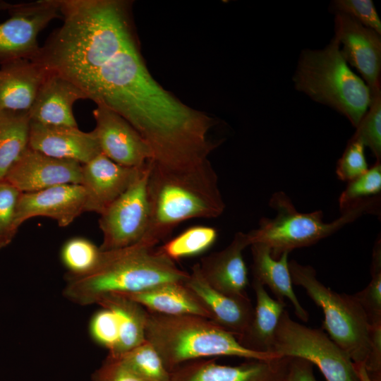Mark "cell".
Segmentation results:
<instances>
[{"label": "cell", "instance_id": "obj_37", "mask_svg": "<svg viewBox=\"0 0 381 381\" xmlns=\"http://www.w3.org/2000/svg\"><path fill=\"white\" fill-rule=\"evenodd\" d=\"M92 381H145L135 375L119 359L107 356L92 374Z\"/></svg>", "mask_w": 381, "mask_h": 381}, {"label": "cell", "instance_id": "obj_33", "mask_svg": "<svg viewBox=\"0 0 381 381\" xmlns=\"http://www.w3.org/2000/svg\"><path fill=\"white\" fill-rule=\"evenodd\" d=\"M89 334L98 345L114 352L119 339V323L114 313L106 308L95 312L89 322Z\"/></svg>", "mask_w": 381, "mask_h": 381}, {"label": "cell", "instance_id": "obj_6", "mask_svg": "<svg viewBox=\"0 0 381 381\" xmlns=\"http://www.w3.org/2000/svg\"><path fill=\"white\" fill-rule=\"evenodd\" d=\"M270 206L276 215L261 218L258 227L246 235L249 246L264 244L270 250L272 257L279 259L284 253L313 245L329 236L364 214H380V199L377 195L358 200L328 223L324 222L322 210L298 212L290 198L281 190L272 194Z\"/></svg>", "mask_w": 381, "mask_h": 381}, {"label": "cell", "instance_id": "obj_10", "mask_svg": "<svg viewBox=\"0 0 381 381\" xmlns=\"http://www.w3.org/2000/svg\"><path fill=\"white\" fill-rule=\"evenodd\" d=\"M10 17L0 23V64L16 59L34 60L40 47L37 37L51 21L61 18L59 0L29 3L0 2Z\"/></svg>", "mask_w": 381, "mask_h": 381}, {"label": "cell", "instance_id": "obj_29", "mask_svg": "<svg viewBox=\"0 0 381 381\" xmlns=\"http://www.w3.org/2000/svg\"><path fill=\"white\" fill-rule=\"evenodd\" d=\"M102 250L95 243L82 237L72 238L64 243L61 260L69 276H82L97 265Z\"/></svg>", "mask_w": 381, "mask_h": 381}, {"label": "cell", "instance_id": "obj_30", "mask_svg": "<svg viewBox=\"0 0 381 381\" xmlns=\"http://www.w3.org/2000/svg\"><path fill=\"white\" fill-rule=\"evenodd\" d=\"M363 308L371 327L381 326V243L374 246L371 264V280L361 291L353 294Z\"/></svg>", "mask_w": 381, "mask_h": 381}, {"label": "cell", "instance_id": "obj_32", "mask_svg": "<svg viewBox=\"0 0 381 381\" xmlns=\"http://www.w3.org/2000/svg\"><path fill=\"white\" fill-rule=\"evenodd\" d=\"M381 191V162L376 161L367 171L349 182L339 198L341 211L348 208L356 202L377 196Z\"/></svg>", "mask_w": 381, "mask_h": 381}, {"label": "cell", "instance_id": "obj_26", "mask_svg": "<svg viewBox=\"0 0 381 381\" xmlns=\"http://www.w3.org/2000/svg\"><path fill=\"white\" fill-rule=\"evenodd\" d=\"M30 128L28 111H0V180L28 147Z\"/></svg>", "mask_w": 381, "mask_h": 381}, {"label": "cell", "instance_id": "obj_4", "mask_svg": "<svg viewBox=\"0 0 381 381\" xmlns=\"http://www.w3.org/2000/svg\"><path fill=\"white\" fill-rule=\"evenodd\" d=\"M145 339L156 349L171 373L187 362L212 356L246 360L279 358L243 346L231 333L211 320L196 315H167L147 310Z\"/></svg>", "mask_w": 381, "mask_h": 381}, {"label": "cell", "instance_id": "obj_16", "mask_svg": "<svg viewBox=\"0 0 381 381\" xmlns=\"http://www.w3.org/2000/svg\"><path fill=\"white\" fill-rule=\"evenodd\" d=\"M140 167L119 165L102 152L82 164L80 184L85 193V212L101 214L129 187Z\"/></svg>", "mask_w": 381, "mask_h": 381}, {"label": "cell", "instance_id": "obj_7", "mask_svg": "<svg viewBox=\"0 0 381 381\" xmlns=\"http://www.w3.org/2000/svg\"><path fill=\"white\" fill-rule=\"evenodd\" d=\"M293 284L302 286L325 315L322 329L356 365H364L369 355L372 327L353 294L337 293L321 283L310 265L289 262Z\"/></svg>", "mask_w": 381, "mask_h": 381}, {"label": "cell", "instance_id": "obj_20", "mask_svg": "<svg viewBox=\"0 0 381 381\" xmlns=\"http://www.w3.org/2000/svg\"><path fill=\"white\" fill-rule=\"evenodd\" d=\"M80 99H87L82 90L68 79L48 71L28 111L30 121L78 127L73 106Z\"/></svg>", "mask_w": 381, "mask_h": 381}, {"label": "cell", "instance_id": "obj_22", "mask_svg": "<svg viewBox=\"0 0 381 381\" xmlns=\"http://www.w3.org/2000/svg\"><path fill=\"white\" fill-rule=\"evenodd\" d=\"M117 294L137 302L150 312L167 315H196L210 320L203 303L184 282H166L138 292Z\"/></svg>", "mask_w": 381, "mask_h": 381}, {"label": "cell", "instance_id": "obj_11", "mask_svg": "<svg viewBox=\"0 0 381 381\" xmlns=\"http://www.w3.org/2000/svg\"><path fill=\"white\" fill-rule=\"evenodd\" d=\"M290 357L250 359L236 365L198 359L173 370L169 381H287Z\"/></svg>", "mask_w": 381, "mask_h": 381}, {"label": "cell", "instance_id": "obj_35", "mask_svg": "<svg viewBox=\"0 0 381 381\" xmlns=\"http://www.w3.org/2000/svg\"><path fill=\"white\" fill-rule=\"evenodd\" d=\"M369 169L365 156V146L359 140L349 139L337 162L336 174L339 179L350 182Z\"/></svg>", "mask_w": 381, "mask_h": 381}, {"label": "cell", "instance_id": "obj_14", "mask_svg": "<svg viewBox=\"0 0 381 381\" xmlns=\"http://www.w3.org/2000/svg\"><path fill=\"white\" fill-rule=\"evenodd\" d=\"M82 164L47 156L28 147L2 180L21 193L41 190L63 184H80Z\"/></svg>", "mask_w": 381, "mask_h": 381}, {"label": "cell", "instance_id": "obj_17", "mask_svg": "<svg viewBox=\"0 0 381 381\" xmlns=\"http://www.w3.org/2000/svg\"><path fill=\"white\" fill-rule=\"evenodd\" d=\"M29 147L47 156L84 164L101 153L94 131L30 121Z\"/></svg>", "mask_w": 381, "mask_h": 381}, {"label": "cell", "instance_id": "obj_39", "mask_svg": "<svg viewBox=\"0 0 381 381\" xmlns=\"http://www.w3.org/2000/svg\"><path fill=\"white\" fill-rule=\"evenodd\" d=\"M287 381H317L313 374V364L303 358L290 357Z\"/></svg>", "mask_w": 381, "mask_h": 381}, {"label": "cell", "instance_id": "obj_40", "mask_svg": "<svg viewBox=\"0 0 381 381\" xmlns=\"http://www.w3.org/2000/svg\"><path fill=\"white\" fill-rule=\"evenodd\" d=\"M359 381H372L368 375L364 365H356Z\"/></svg>", "mask_w": 381, "mask_h": 381}, {"label": "cell", "instance_id": "obj_2", "mask_svg": "<svg viewBox=\"0 0 381 381\" xmlns=\"http://www.w3.org/2000/svg\"><path fill=\"white\" fill-rule=\"evenodd\" d=\"M147 191L150 217L141 240L153 246L181 222L217 218L226 207L209 160L183 169L166 168L151 160Z\"/></svg>", "mask_w": 381, "mask_h": 381}, {"label": "cell", "instance_id": "obj_23", "mask_svg": "<svg viewBox=\"0 0 381 381\" xmlns=\"http://www.w3.org/2000/svg\"><path fill=\"white\" fill-rule=\"evenodd\" d=\"M250 246L253 259V279L264 286H268L277 299L284 301V298H288L296 316L302 321L307 322L309 315L301 305L293 289L289 253H284L279 259H274L265 245L254 243Z\"/></svg>", "mask_w": 381, "mask_h": 381}, {"label": "cell", "instance_id": "obj_25", "mask_svg": "<svg viewBox=\"0 0 381 381\" xmlns=\"http://www.w3.org/2000/svg\"><path fill=\"white\" fill-rule=\"evenodd\" d=\"M112 310L119 323V339L111 357H117L143 343L147 310L137 302L117 294L102 296L96 303Z\"/></svg>", "mask_w": 381, "mask_h": 381}, {"label": "cell", "instance_id": "obj_19", "mask_svg": "<svg viewBox=\"0 0 381 381\" xmlns=\"http://www.w3.org/2000/svg\"><path fill=\"white\" fill-rule=\"evenodd\" d=\"M184 284L203 303L210 313V320L234 334L236 339L246 332L254 313L249 297H231L212 288L203 278L198 262L191 267Z\"/></svg>", "mask_w": 381, "mask_h": 381}, {"label": "cell", "instance_id": "obj_31", "mask_svg": "<svg viewBox=\"0 0 381 381\" xmlns=\"http://www.w3.org/2000/svg\"><path fill=\"white\" fill-rule=\"evenodd\" d=\"M350 139L361 141L370 150L377 161H380L381 90L371 93L368 109Z\"/></svg>", "mask_w": 381, "mask_h": 381}, {"label": "cell", "instance_id": "obj_5", "mask_svg": "<svg viewBox=\"0 0 381 381\" xmlns=\"http://www.w3.org/2000/svg\"><path fill=\"white\" fill-rule=\"evenodd\" d=\"M293 83L296 90L338 111L354 128L370 103L369 87L351 70L334 36L322 49L301 52Z\"/></svg>", "mask_w": 381, "mask_h": 381}, {"label": "cell", "instance_id": "obj_15", "mask_svg": "<svg viewBox=\"0 0 381 381\" xmlns=\"http://www.w3.org/2000/svg\"><path fill=\"white\" fill-rule=\"evenodd\" d=\"M85 193L80 184H63L41 190L21 193L17 203L15 227L28 219L42 216L66 226L85 212Z\"/></svg>", "mask_w": 381, "mask_h": 381}, {"label": "cell", "instance_id": "obj_18", "mask_svg": "<svg viewBox=\"0 0 381 381\" xmlns=\"http://www.w3.org/2000/svg\"><path fill=\"white\" fill-rule=\"evenodd\" d=\"M249 246L246 233L235 234L224 249L202 257L198 262L205 281L217 291L231 297H248V270L243 256Z\"/></svg>", "mask_w": 381, "mask_h": 381}, {"label": "cell", "instance_id": "obj_36", "mask_svg": "<svg viewBox=\"0 0 381 381\" xmlns=\"http://www.w3.org/2000/svg\"><path fill=\"white\" fill-rule=\"evenodd\" d=\"M21 192L4 180H0V233L9 244L18 229L15 215Z\"/></svg>", "mask_w": 381, "mask_h": 381}, {"label": "cell", "instance_id": "obj_1", "mask_svg": "<svg viewBox=\"0 0 381 381\" xmlns=\"http://www.w3.org/2000/svg\"><path fill=\"white\" fill-rule=\"evenodd\" d=\"M123 117L150 147L152 161L183 169L208 161L219 143L207 139L214 121L181 102L138 61L111 96L107 107Z\"/></svg>", "mask_w": 381, "mask_h": 381}, {"label": "cell", "instance_id": "obj_38", "mask_svg": "<svg viewBox=\"0 0 381 381\" xmlns=\"http://www.w3.org/2000/svg\"><path fill=\"white\" fill-rule=\"evenodd\" d=\"M364 366L372 381H381V326L372 327L370 349Z\"/></svg>", "mask_w": 381, "mask_h": 381}, {"label": "cell", "instance_id": "obj_12", "mask_svg": "<svg viewBox=\"0 0 381 381\" xmlns=\"http://www.w3.org/2000/svg\"><path fill=\"white\" fill-rule=\"evenodd\" d=\"M334 36L342 56L361 74L370 93L381 90V35L337 13Z\"/></svg>", "mask_w": 381, "mask_h": 381}, {"label": "cell", "instance_id": "obj_13", "mask_svg": "<svg viewBox=\"0 0 381 381\" xmlns=\"http://www.w3.org/2000/svg\"><path fill=\"white\" fill-rule=\"evenodd\" d=\"M101 152L115 163L138 168L152 159L151 150L140 133L113 110L97 106L92 111Z\"/></svg>", "mask_w": 381, "mask_h": 381}, {"label": "cell", "instance_id": "obj_27", "mask_svg": "<svg viewBox=\"0 0 381 381\" xmlns=\"http://www.w3.org/2000/svg\"><path fill=\"white\" fill-rule=\"evenodd\" d=\"M217 236V231L214 227L193 226L157 249L175 262L206 251L215 243Z\"/></svg>", "mask_w": 381, "mask_h": 381}, {"label": "cell", "instance_id": "obj_8", "mask_svg": "<svg viewBox=\"0 0 381 381\" xmlns=\"http://www.w3.org/2000/svg\"><path fill=\"white\" fill-rule=\"evenodd\" d=\"M279 357H295L316 365L327 381H359L354 363L322 329L291 319L284 310L270 349Z\"/></svg>", "mask_w": 381, "mask_h": 381}, {"label": "cell", "instance_id": "obj_24", "mask_svg": "<svg viewBox=\"0 0 381 381\" xmlns=\"http://www.w3.org/2000/svg\"><path fill=\"white\" fill-rule=\"evenodd\" d=\"M252 286L256 296L253 317L246 332L237 340L248 349L270 353L275 330L286 303L272 298L258 282L253 279Z\"/></svg>", "mask_w": 381, "mask_h": 381}, {"label": "cell", "instance_id": "obj_28", "mask_svg": "<svg viewBox=\"0 0 381 381\" xmlns=\"http://www.w3.org/2000/svg\"><path fill=\"white\" fill-rule=\"evenodd\" d=\"M112 358L119 359L132 372L145 381H169L170 380V372L164 365L155 347L147 340L123 354Z\"/></svg>", "mask_w": 381, "mask_h": 381}, {"label": "cell", "instance_id": "obj_3", "mask_svg": "<svg viewBox=\"0 0 381 381\" xmlns=\"http://www.w3.org/2000/svg\"><path fill=\"white\" fill-rule=\"evenodd\" d=\"M189 273L155 246L140 240L132 246L102 251L96 267L82 276H66L64 296L80 306L96 304L110 294L140 291L166 283L184 282Z\"/></svg>", "mask_w": 381, "mask_h": 381}, {"label": "cell", "instance_id": "obj_34", "mask_svg": "<svg viewBox=\"0 0 381 381\" xmlns=\"http://www.w3.org/2000/svg\"><path fill=\"white\" fill-rule=\"evenodd\" d=\"M334 13H342L381 35V21L371 0H335L331 3Z\"/></svg>", "mask_w": 381, "mask_h": 381}, {"label": "cell", "instance_id": "obj_21", "mask_svg": "<svg viewBox=\"0 0 381 381\" xmlns=\"http://www.w3.org/2000/svg\"><path fill=\"white\" fill-rule=\"evenodd\" d=\"M47 74L35 60L22 59L0 64V111H29Z\"/></svg>", "mask_w": 381, "mask_h": 381}, {"label": "cell", "instance_id": "obj_41", "mask_svg": "<svg viewBox=\"0 0 381 381\" xmlns=\"http://www.w3.org/2000/svg\"><path fill=\"white\" fill-rule=\"evenodd\" d=\"M8 245V244L7 243V242L6 241V240L4 239V238L0 233V250Z\"/></svg>", "mask_w": 381, "mask_h": 381}, {"label": "cell", "instance_id": "obj_9", "mask_svg": "<svg viewBox=\"0 0 381 381\" xmlns=\"http://www.w3.org/2000/svg\"><path fill=\"white\" fill-rule=\"evenodd\" d=\"M150 161L140 168L129 187L100 214L102 251L126 248L143 238L150 217L147 186Z\"/></svg>", "mask_w": 381, "mask_h": 381}]
</instances>
